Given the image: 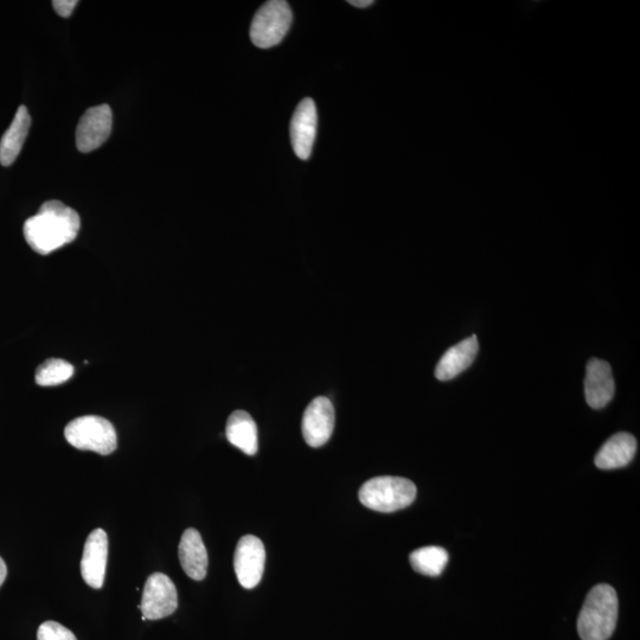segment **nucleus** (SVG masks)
I'll use <instances>...</instances> for the list:
<instances>
[{"mask_svg":"<svg viewBox=\"0 0 640 640\" xmlns=\"http://www.w3.org/2000/svg\"><path fill=\"white\" fill-rule=\"evenodd\" d=\"M80 228L79 214L66 204L53 200L43 203L38 213L25 221L23 233L36 253L48 255L72 243Z\"/></svg>","mask_w":640,"mask_h":640,"instance_id":"1","label":"nucleus"},{"mask_svg":"<svg viewBox=\"0 0 640 640\" xmlns=\"http://www.w3.org/2000/svg\"><path fill=\"white\" fill-rule=\"evenodd\" d=\"M618 595L610 585H598L588 593L578 618L582 640H608L616 630Z\"/></svg>","mask_w":640,"mask_h":640,"instance_id":"2","label":"nucleus"},{"mask_svg":"<svg viewBox=\"0 0 640 640\" xmlns=\"http://www.w3.org/2000/svg\"><path fill=\"white\" fill-rule=\"evenodd\" d=\"M358 497L368 509L394 512L409 507L415 501L416 486L406 478L376 477L363 484Z\"/></svg>","mask_w":640,"mask_h":640,"instance_id":"3","label":"nucleus"},{"mask_svg":"<svg viewBox=\"0 0 640 640\" xmlns=\"http://www.w3.org/2000/svg\"><path fill=\"white\" fill-rule=\"evenodd\" d=\"M68 443L78 450L108 456L118 447V435L112 422L96 415L81 416L70 421L64 430Z\"/></svg>","mask_w":640,"mask_h":640,"instance_id":"4","label":"nucleus"},{"mask_svg":"<svg viewBox=\"0 0 640 640\" xmlns=\"http://www.w3.org/2000/svg\"><path fill=\"white\" fill-rule=\"evenodd\" d=\"M292 11L285 0H271L261 6L252 22L254 46L270 49L284 40L292 24Z\"/></svg>","mask_w":640,"mask_h":640,"instance_id":"5","label":"nucleus"},{"mask_svg":"<svg viewBox=\"0 0 640 640\" xmlns=\"http://www.w3.org/2000/svg\"><path fill=\"white\" fill-rule=\"evenodd\" d=\"M178 607L177 588L163 573L149 576L145 582L142 603L138 606L146 620H159L171 616Z\"/></svg>","mask_w":640,"mask_h":640,"instance_id":"6","label":"nucleus"},{"mask_svg":"<svg viewBox=\"0 0 640 640\" xmlns=\"http://www.w3.org/2000/svg\"><path fill=\"white\" fill-rule=\"evenodd\" d=\"M265 562L264 543L256 536H243L234 554V569L240 585L247 590L258 586L264 575Z\"/></svg>","mask_w":640,"mask_h":640,"instance_id":"7","label":"nucleus"},{"mask_svg":"<svg viewBox=\"0 0 640 640\" xmlns=\"http://www.w3.org/2000/svg\"><path fill=\"white\" fill-rule=\"evenodd\" d=\"M113 113L108 105L88 108L76 128V146L82 153L98 150L110 138Z\"/></svg>","mask_w":640,"mask_h":640,"instance_id":"8","label":"nucleus"},{"mask_svg":"<svg viewBox=\"0 0 640 640\" xmlns=\"http://www.w3.org/2000/svg\"><path fill=\"white\" fill-rule=\"evenodd\" d=\"M335 427V408L329 399L319 396L307 406L302 431L307 445L320 447L328 443Z\"/></svg>","mask_w":640,"mask_h":640,"instance_id":"9","label":"nucleus"},{"mask_svg":"<svg viewBox=\"0 0 640 640\" xmlns=\"http://www.w3.org/2000/svg\"><path fill=\"white\" fill-rule=\"evenodd\" d=\"M108 560V536L104 529H95L87 537L81 560V574L89 587L104 586Z\"/></svg>","mask_w":640,"mask_h":640,"instance_id":"10","label":"nucleus"},{"mask_svg":"<svg viewBox=\"0 0 640 640\" xmlns=\"http://www.w3.org/2000/svg\"><path fill=\"white\" fill-rule=\"evenodd\" d=\"M317 124L315 101L310 98L302 100L291 121V143L299 159L307 160L311 157L317 136Z\"/></svg>","mask_w":640,"mask_h":640,"instance_id":"11","label":"nucleus"},{"mask_svg":"<svg viewBox=\"0 0 640 640\" xmlns=\"http://www.w3.org/2000/svg\"><path fill=\"white\" fill-rule=\"evenodd\" d=\"M614 379L610 364L592 358L587 364L585 396L588 405L594 409L604 408L613 399Z\"/></svg>","mask_w":640,"mask_h":640,"instance_id":"12","label":"nucleus"},{"mask_svg":"<svg viewBox=\"0 0 640 640\" xmlns=\"http://www.w3.org/2000/svg\"><path fill=\"white\" fill-rule=\"evenodd\" d=\"M179 561L185 574L192 580L202 581L208 572V552L202 536L194 528L184 531L178 547Z\"/></svg>","mask_w":640,"mask_h":640,"instance_id":"13","label":"nucleus"},{"mask_svg":"<svg viewBox=\"0 0 640 640\" xmlns=\"http://www.w3.org/2000/svg\"><path fill=\"white\" fill-rule=\"evenodd\" d=\"M479 344L476 336L464 339V341L448 349L440 358L435 376L440 381H450L469 368L478 354Z\"/></svg>","mask_w":640,"mask_h":640,"instance_id":"14","label":"nucleus"},{"mask_svg":"<svg viewBox=\"0 0 640 640\" xmlns=\"http://www.w3.org/2000/svg\"><path fill=\"white\" fill-rule=\"evenodd\" d=\"M637 452V440L630 433L614 434L595 456L594 463L601 470L620 469L629 465Z\"/></svg>","mask_w":640,"mask_h":640,"instance_id":"15","label":"nucleus"},{"mask_svg":"<svg viewBox=\"0 0 640 640\" xmlns=\"http://www.w3.org/2000/svg\"><path fill=\"white\" fill-rule=\"evenodd\" d=\"M226 437L230 444L247 456H254L258 452V427L251 414L245 411H235L229 416Z\"/></svg>","mask_w":640,"mask_h":640,"instance_id":"16","label":"nucleus"},{"mask_svg":"<svg viewBox=\"0 0 640 640\" xmlns=\"http://www.w3.org/2000/svg\"><path fill=\"white\" fill-rule=\"evenodd\" d=\"M31 126V117L28 108L21 106L15 115L9 130L4 133L0 140V164L10 166L22 151V147L27 140Z\"/></svg>","mask_w":640,"mask_h":640,"instance_id":"17","label":"nucleus"},{"mask_svg":"<svg viewBox=\"0 0 640 640\" xmlns=\"http://www.w3.org/2000/svg\"><path fill=\"white\" fill-rule=\"evenodd\" d=\"M409 561L415 572L427 576H439L448 562V553L441 547H424L414 550Z\"/></svg>","mask_w":640,"mask_h":640,"instance_id":"18","label":"nucleus"},{"mask_svg":"<svg viewBox=\"0 0 640 640\" xmlns=\"http://www.w3.org/2000/svg\"><path fill=\"white\" fill-rule=\"evenodd\" d=\"M74 367L60 358H50L36 370L35 381L41 387L59 386L72 379Z\"/></svg>","mask_w":640,"mask_h":640,"instance_id":"19","label":"nucleus"},{"mask_svg":"<svg viewBox=\"0 0 640 640\" xmlns=\"http://www.w3.org/2000/svg\"><path fill=\"white\" fill-rule=\"evenodd\" d=\"M37 640H78L74 633L56 622H46L38 627Z\"/></svg>","mask_w":640,"mask_h":640,"instance_id":"20","label":"nucleus"},{"mask_svg":"<svg viewBox=\"0 0 640 640\" xmlns=\"http://www.w3.org/2000/svg\"><path fill=\"white\" fill-rule=\"evenodd\" d=\"M78 4L79 2H76V0H55V2H53L57 15L63 18L72 16L73 11Z\"/></svg>","mask_w":640,"mask_h":640,"instance_id":"21","label":"nucleus"},{"mask_svg":"<svg viewBox=\"0 0 640 640\" xmlns=\"http://www.w3.org/2000/svg\"><path fill=\"white\" fill-rule=\"evenodd\" d=\"M348 3L358 9H366L374 4L373 0H349Z\"/></svg>","mask_w":640,"mask_h":640,"instance_id":"22","label":"nucleus"},{"mask_svg":"<svg viewBox=\"0 0 640 640\" xmlns=\"http://www.w3.org/2000/svg\"><path fill=\"white\" fill-rule=\"evenodd\" d=\"M6 575H8V567H6L4 560L0 558V587L4 584Z\"/></svg>","mask_w":640,"mask_h":640,"instance_id":"23","label":"nucleus"}]
</instances>
